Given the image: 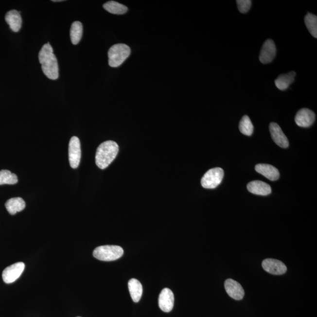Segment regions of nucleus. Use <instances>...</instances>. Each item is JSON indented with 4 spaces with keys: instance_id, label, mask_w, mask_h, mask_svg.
Segmentation results:
<instances>
[{
    "instance_id": "11",
    "label": "nucleus",
    "mask_w": 317,
    "mask_h": 317,
    "mask_svg": "<svg viewBox=\"0 0 317 317\" xmlns=\"http://www.w3.org/2000/svg\"><path fill=\"white\" fill-rule=\"evenodd\" d=\"M174 299L172 291L168 288H164L158 297V306L163 312H171L174 308Z\"/></svg>"
},
{
    "instance_id": "2",
    "label": "nucleus",
    "mask_w": 317,
    "mask_h": 317,
    "mask_svg": "<svg viewBox=\"0 0 317 317\" xmlns=\"http://www.w3.org/2000/svg\"><path fill=\"white\" fill-rule=\"evenodd\" d=\"M118 152L119 146L115 141H104L98 146L96 152V165L101 169H106L114 160Z\"/></svg>"
},
{
    "instance_id": "17",
    "label": "nucleus",
    "mask_w": 317,
    "mask_h": 317,
    "mask_svg": "<svg viewBox=\"0 0 317 317\" xmlns=\"http://www.w3.org/2000/svg\"><path fill=\"white\" fill-rule=\"evenodd\" d=\"M5 206L8 213L14 215L24 210L25 208V203L21 197H14L7 200Z\"/></svg>"
},
{
    "instance_id": "6",
    "label": "nucleus",
    "mask_w": 317,
    "mask_h": 317,
    "mask_svg": "<svg viewBox=\"0 0 317 317\" xmlns=\"http://www.w3.org/2000/svg\"><path fill=\"white\" fill-rule=\"evenodd\" d=\"M69 154L70 167L73 169L77 168L81 158V143L78 137H73L70 139Z\"/></svg>"
},
{
    "instance_id": "4",
    "label": "nucleus",
    "mask_w": 317,
    "mask_h": 317,
    "mask_svg": "<svg viewBox=\"0 0 317 317\" xmlns=\"http://www.w3.org/2000/svg\"><path fill=\"white\" fill-rule=\"evenodd\" d=\"M131 54V49L128 45L118 44L110 48L108 52L109 65L113 68L121 66Z\"/></svg>"
},
{
    "instance_id": "5",
    "label": "nucleus",
    "mask_w": 317,
    "mask_h": 317,
    "mask_svg": "<svg viewBox=\"0 0 317 317\" xmlns=\"http://www.w3.org/2000/svg\"><path fill=\"white\" fill-rule=\"evenodd\" d=\"M224 176V171L222 168H215L206 173L201 180L204 188L214 189L219 186Z\"/></svg>"
},
{
    "instance_id": "26",
    "label": "nucleus",
    "mask_w": 317,
    "mask_h": 317,
    "mask_svg": "<svg viewBox=\"0 0 317 317\" xmlns=\"http://www.w3.org/2000/svg\"><path fill=\"white\" fill-rule=\"evenodd\" d=\"M53 2H61V1H62V0H53Z\"/></svg>"
},
{
    "instance_id": "1",
    "label": "nucleus",
    "mask_w": 317,
    "mask_h": 317,
    "mask_svg": "<svg viewBox=\"0 0 317 317\" xmlns=\"http://www.w3.org/2000/svg\"><path fill=\"white\" fill-rule=\"evenodd\" d=\"M39 61L41 65L42 71L50 79L55 80L59 76V69L56 59L52 45L44 44L39 53Z\"/></svg>"
},
{
    "instance_id": "10",
    "label": "nucleus",
    "mask_w": 317,
    "mask_h": 317,
    "mask_svg": "<svg viewBox=\"0 0 317 317\" xmlns=\"http://www.w3.org/2000/svg\"><path fill=\"white\" fill-rule=\"evenodd\" d=\"M315 120L316 115L314 112L307 108L300 109L295 117L296 124L302 128H308L312 125Z\"/></svg>"
},
{
    "instance_id": "25",
    "label": "nucleus",
    "mask_w": 317,
    "mask_h": 317,
    "mask_svg": "<svg viewBox=\"0 0 317 317\" xmlns=\"http://www.w3.org/2000/svg\"><path fill=\"white\" fill-rule=\"evenodd\" d=\"M236 2L238 9H239L240 13H246L250 9L251 5V1L250 0H237Z\"/></svg>"
},
{
    "instance_id": "12",
    "label": "nucleus",
    "mask_w": 317,
    "mask_h": 317,
    "mask_svg": "<svg viewBox=\"0 0 317 317\" xmlns=\"http://www.w3.org/2000/svg\"><path fill=\"white\" fill-rule=\"evenodd\" d=\"M225 288L228 295L236 300H241L245 296V290L240 283L233 279H228L225 282Z\"/></svg>"
},
{
    "instance_id": "7",
    "label": "nucleus",
    "mask_w": 317,
    "mask_h": 317,
    "mask_svg": "<svg viewBox=\"0 0 317 317\" xmlns=\"http://www.w3.org/2000/svg\"><path fill=\"white\" fill-rule=\"evenodd\" d=\"M25 269L24 263L18 262L8 266L4 269L2 277L4 282L7 284L14 282L21 276Z\"/></svg>"
},
{
    "instance_id": "23",
    "label": "nucleus",
    "mask_w": 317,
    "mask_h": 317,
    "mask_svg": "<svg viewBox=\"0 0 317 317\" xmlns=\"http://www.w3.org/2000/svg\"><path fill=\"white\" fill-rule=\"evenodd\" d=\"M305 24L310 33L314 38H317V17L310 13H308L305 17Z\"/></svg>"
},
{
    "instance_id": "24",
    "label": "nucleus",
    "mask_w": 317,
    "mask_h": 317,
    "mask_svg": "<svg viewBox=\"0 0 317 317\" xmlns=\"http://www.w3.org/2000/svg\"><path fill=\"white\" fill-rule=\"evenodd\" d=\"M240 131L243 135L251 136L254 131V126L250 118L247 115H245L240 121L239 124Z\"/></svg>"
},
{
    "instance_id": "3",
    "label": "nucleus",
    "mask_w": 317,
    "mask_h": 317,
    "mask_svg": "<svg viewBox=\"0 0 317 317\" xmlns=\"http://www.w3.org/2000/svg\"><path fill=\"white\" fill-rule=\"evenodd\" d=\"M124 251L120 246L106 245L97 247L93 252L95 258L104 262L115 261L123 256Z\"/></svg>"
},
{
    "instance_id": "19",
    "label": "nucleus",
    "mask_w": 317,
    "mask_h": 317,
    "mask_svg": "<svg viewBox=\"0 0 317 317\" xmlns=\"http://www.w3.org/2000/svg\"><path fill=\"white\" fill-rule=\"evenodd\" d=\"M296 75V73L294 71L280 75L275 81V84L277 88L281 90L287 89L290 85L293 83Z\"/></svg>"
},
{
    "instance_id": "9",
    "label": "nucleus",
    "mask_w": 317,
    "mask_h": 317,
    "mask_svg": "<svg viewBox=\"0 0 317 317\" xmlns=\"http://www.w3.org/2000/svg\"><path fill=\"white\" fill-rule=\"evenodd\" d=\"M276 55V47L272 39H267L263 44L260 52L259 59L263 64L272 62Z\"/></svg>"
},
{
    "instance_id": "8",
    "label": "nucleus",
    "mask_w": 317,
    "mask_h": 317,
    "mask_svg": "<svg viewBox=\"0 0 317 317\" xmlns=\"http://www.w3.org/2000/svg\"><path fill=\"white\" fill-rule=\"evenodd\" d=\"M262 267L267 273L273 275H282L287 270L286 265L284 263L273 259L264 260L262 263Z\"/></svg>"
},
{
    "instance_id": "14",
    "label": "nucleus",
    "mask_w": 317,
    "mask_h": 317,
    "mask_svg": "<svg viewBox=\"0 0 317 317\" xmlns=\"http://www.w3.org/2000/svg\"><path fill=\"white\" fill-rule=\"evenodd\" d=\"M247 189L251 194L260 195V196H267L271 193V188L267 183L262 181H252L247 185Z\"/></svg>"
},
{
    "instance_id": "22",
    "label": "nucleus",
    "mask_w": 317,
    "mask_h": 317,
    "mask_svg": "<svg viewBox=\"0 0 317 317\" xmlns=\"http://www.w3.org/2000/svg\"><path fill=\"white\" fill-rule=\"evenodd\" d=\"M18 182V178L16 174L8 170L0 171V185H14Z\"/></svg>"
},
{
    "instance_id": "18",
    "label": "nucleus",
    "mask_w": 317,
    "mask_h": 317,
    "mask_svg": "<svg viewBox=\"0 0 317 317\" xmlns=\"http://www.w3.org/2000/svg\"><path fill=\"white\" fill-rule=\"evenodd\" d=\"M128 288L133 301L135 302L140 301L143 293V287L140 282L135 279L130 280Z\"/></svg>"
},
{
    "instance_id": "21",
    "label": "nucleus",
    "mask_w": 317,
    "mask_h": 317,
    "mask_svg": "<svg viewBox=\"0 0 317 317\" xmlns=\"http://www.w3.org/2000/svg\"><path fill=\"white\" fill-rule=\"evenodd\" d=\"M105 10L109 13L114 14H123L128 11V8L118 2L110 1L104 4Z\"/></svg>"
},
{
    "instance_id": "16",
    "label": "nucleus",
    "mask_w": 317,
    "mask_h": 317,
    "mask_svg": "<svg viewBox=\"0 0 317 317\" xmlns=\"http://www.w3.org/2000/svg\"><path fill=\"white\" fill-rule=\"evenodd\" d=\"M5 21L14 32H18L21 29L22 18L18 11L16 10L8 11L5 15Z\"/></svg>"
},
{
    "instance_id": "13",
    "label": "nucleus",
    "mask_w": 317,
    "mask_h": 317,
    "mask_svg": "<svg viewBox=\"0 0 317 317\" xmlns=\"http://www.w3.org/2000/svg\"><path fill=\"white\" fill-rule=\"evenodd\" d=\"M270 131L273 140L277 145L282 148H288L289 145V141L278 124L274 123H271Z\"/></svg>"
},
{
    "instance_id": "15",
    "label": "nucleus",
    "mask_w": 317,
    "mask_h": 317,
    "mask_svg": "<svg viewBox=\"0 0 317 317\" xmlns=\"http://www.w3.org/2000/svg\"><path fill=\"white\" fill-rule=\"evenodd\" d=\"M255 169L257 172L262 174L269 180L276 181L279 179L280 173L279 170L275 167L268 164H258L256 166Z\"/></svg>"
},
{
    "instance_id": "20",
    "label": "nucleus",
    "mask_w": 317,
    "mask_h": 317,
    "mask_svg": "<svg viewBox=\"0 0 317 317\" xmlns=\"http://www.w3.org/2000/svg\"><path fill=\"white\" fill-rule=\"evenodd\" d=\"M83 35V24L79 21L73 22L70 30V37L73 45L78 44Z\"/></svg>"
}]
</instances>
